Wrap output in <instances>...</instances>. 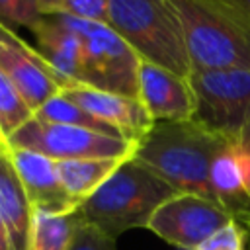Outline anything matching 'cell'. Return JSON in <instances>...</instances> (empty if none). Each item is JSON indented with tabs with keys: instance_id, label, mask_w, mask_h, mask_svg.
Listing matches in <instances>:
<instances>
[{
	"instance_id": "6da1fadb",
	"label": "cell",
	"mask_w": 250,
	"mask_h": 250,
	"mask_svg": "<svg viewBox=\"0 0 250 250\" xmlns=\"http://www.w3.org/2000/svg\"><path fill=\"white\" fill-rule=\"evenodd\" d=\"M234 146L197 121H160L137 143L133 160L154 172L178 193L201 195L211 201V166Z\"/></svg>"
},
{
	"instance_id": "7a4b0ae2",
	"label": "cell",
	"mask_w": 250,
	"mask_h": 250,
	"mask_svg": "<svg viewBox=\"0 0 250 250\" xmlns=\"http://www.w3.org/2000/svg\"><path fill=\"white\" fill-rule=\"evenodd\" d=\"M191 70H250V14L240 0H172Z\"/></svg>"
},
{
	"instance_id": "3957f363",
	"label": "cell",
	"mask_w": 250,
	"mask_h": 250,
	"mask_svg": "<svg viewBox=\"0 0 250 250\" xmlns=\"http://www.w3.org/2000/svg\"><path fill=\"white\" fill-rule=\"evenodd\" d=\"M176 195L170 184L129 158L78 205L76 213L82 225L117 240L127 230L146 229L152 215Z\"/></svg>"
},
{
	"instance_id": "277c9868",
	"label": "cell",
	"mask_w": 250,
	"mask_h": 250,
	"mask_svg": "<svg viewBox=\"0 0 250 250\" xmlns=\"http://www.w3.org/2000/svg\"><path fill=\"white\" fill-rule=\"evenodd\" d=\"M107 25L141 62L182 78L191 72L184 25L172 0H109Z\"/></svg>"
},
{
	"instance_id": "5b68a950",
	"label": "cell",
	"mask_w": 250,
	"mask_h": 250,
	"mask_svg": "<svg viewBox=\"0 0 250 250\" xmlns=\"http://www.w3.org/2000/svg\"><path fill=\"white\" fill-rule=\"evenodd\" d=\"M193 121L238 146L250 117V70H191Z\"/></svg>"
},
{
	"instance_id": "8992f818",
	"label": "cell",
	"mask_w": 250,
	"mask_h": 250,
	"mask_svg": "<svg viewBox=\"0 0 250 250\" xmlns=\"http://www.w3.org/2000/svg\"><path fill=\"white\" fill-rule=\"evenodd\" d=\"M66 21L82 39V84L139 100L141 61L133 49L107 23H92L72 18H66Z\"/></svg>"
},
{
	"instance_id": "52a82bcc",
	"label": "cell",
	"mask_w": 250,
	"mask_h": 250,
	"mask_svg": "<svg viewBox=\"0 0 250 250\" xmlns=\"http://www.w3.org/2000/svg\"><path fill=\"white\" fill-rule=\"evenodd\" d=\"M12 148H27L55 162L82 158H133L137 143L107 137L90 129L31 117L8 141Z\"/></svg>"
},
{
	"instance_id": "ba28073f",
	"label": "cell",
	"mask_w": 250,
	"mask_h": 250,
	"mask_svg": "<svg viewBox=\"0 0 250 250\" xmlns=\"http://www.w3.org/2000/svg\"><path fill=\"white\" fill-rule=\"evenodd\" d=\"M230 221L229 213L215 201L201 195L178 193L152 215L146 229L180 250H197Z\"/></svg>"
},
{
	"instance_id": "9c48e42d",
	"label": "cell",
	"mask_w": 250,
	"mask_h": 250,
	"mask_svg": "<svg viewBox=\"0 0 250 250\" xmlns=\"http://www.w3.org/2000/svg\"><path fill=\"white\" fill-rule=\"evenodd\" d=\"M0 70L12 80L33 113L66 86L35 47L4 23H0Z\"/></svg>"
},
{
	"instance_id": "30bf717a",
	"label": "cell",
	"mask_w": 250,
	"mask_h": 250,
	"mask_svg": "<svg viewBox=\"0 0 250 250\" xmlns=\"http://www.w3.org/2000/svg\"><path fill=\"white\" fill-rule=\"evenodd\" d=\"M59 94L94 117L113 125L125 135V139L133 143H139L154 125L146 107L137 98L98 90L84 84H68Z\"/></svg>"
},
{
	"instance_id": "8fae6325",
	"label": "cell",
	"mask_w": 250,
	"mask_h": 250,
	"mask_svg": "<svg viewBox=\"0 0 250 250\" xmlns=\"http://www.w3.org/2000/svg\"><path fill=\"white\" fill-rule=\"evenodd\" d=\"M139 100L154 123L191 121L195 98L188 78L148 62L139 66Z\"/></svg>"
},
{
	"instance_id": "7c38bea8",
	"label": "cell",
	"mask_w": 250,
	"mask_h": 250,
	"mask_svg": "<svg viewBox=\"0 0 250 250\" xmlns=\"http://www.w3.org/2000/svg\"><path fill=\"white\" fill-rule=\"evenodd\" d=\"M8 150L33 211L70 213L78 209L61 186L55 160L27 148L8 146Z\"/></svg>"
},
{
	"instance_id": "4fadbf2b",
	"label": "cell",
	"mask_w": 250,
	"mask_h": 250,
	"mask_svg": "<svg viewBox=\"0 0 250 250\" xmlns=\"http://www.w3.org/2000/svg\"><path fill=\"white\" fill-rule=\"evenodd\" d=\"M35 51L64 80V84H82L84 49L78 33L62 16H43L33 27Z\"/></svg>"
},
{
	"instance_id": "5bb4252c",
	"label": "cell",
	"mask_w": 250,
	"mask_h": 250,
	"mask_svg": "<svg viewBox=\"0 0 250 250\" xmlns=\"http://www.w3.org/2000/svg\"><path fill=\"white\" fill-rule=\"evenodd\" d=\"M0 217L12 250H31L33 207L18 178L6 143H0Z\"/></svg>"
},
{
	"instance_id": "9a60e30c",
	"label": "cell",
	"mask_w": 250,
	"mask_h": 250,
	"mask_svg": "<svg viewBox=\"0 0 250 250\" xmlns=\"http://www.w3.org/2000/svg\"><path fill=\"white\" fill-rule=\"evenodd\" d=\"M211 191L215 203L250 234V195L244 184L242 154L238 146H227L215 158L211 166Z\"/></svg>"
},
{
	"instance_id": "2e32d148",
	"label": "cell",
	"mask_w": 250,
	"mask_h": 250,
	"mask_svg": "<svg viewBox=\"0 0 250 250\" xmlns=\"http://www.w3.org/2000/svg\"><path fill=\"white\" fill-rule=\"evenodd\" d=\"M129 160V158H125ZM123 158H82L57 162V174L68 197L80 205L88 199L123 162Z\"/></svg>"
},
{
	"instance_id": "e0dca14e",
	"label": "cell",
	"mask_w": 250,
	"mask_h": 250,
	"mask_svg": "<svg viewBox=\"0 0 250 250\" xmlns=\"http://www.w3.org/2000/svg\"><path fill=\"white\" fill-rule=\"evenodd\" d=\"M82 221L76 211L47 213L33 211L31 250H72Z\"/></svg>"
},
{
	"instance_id": "ac0fdd59",
	"label": "cell",
	"mask_w": 250,
	"mask_h": 250,
	"mask_svg": "<svg viewBox=\"0 0 250 250\" xmlns=\"http://www.w3.org/2000/svg\"><path fill=\"white\" fill-rule=\"evenodd\" d=\"M33 117H37L41 121H49V123H61V125L90 129V131H96V133H102V135H107V137H115V139H125V135L119 129H115L113 125L94 117L92 113L84 111L82 107H78L70 100L62 98L61 94H57L55 98L45 102L33 113ZM125 141H129V139H125Z\"/></svg>"
},
{
	"instance_id": "d6986e66",
	"label": "cell",
	"mask_w": 250,
	"mask_h": 250,
	"mask_svg": "<svg viewBox=\"0 0 250 250\" xmlns=\"http://www.w3.org/2000/svg\"><path fill=\"white\" fill-rule=\"evenodd\" d=\"M31 117V107L25 104L12 80L0 70V141L6 143Z\"/></svg>"
},
{
	"instance_id": "ffe728a7",
	"label": "cell",
	"mask_w": 250,
	"mask_h": 250,
	"mask_svg": "<svg viewBox=\"0 0 250 250\" xmlns=\"http://www.w3.org/2000/svg\"><path fill=\"white\" fill-rule=\"evenodd\" d=\"M43 16H64L80 21L107 23L109 0H39Z\"/></svg>"
},
{
	"instance_id": "44dd1931",
	"label": "cell",
	"mask_w": 250,
	"mask_h": 250,
	"mask_svg": "<svg viewBox=\"0 0 250 250\" xmlns=\"http://www.w3.org/2000/svg\"><path fill=\"white\" fill-rule=\"evenodd\" d=\"M43 18L39 0H0V23L31 29Z\"/></svg>"
},
{
	"instance_id": "7402d4cb",
	"label": "cell",
	"mask_w": 250,
	"mask_h": 250,
	"mask_svg": "<svg viewBox=\"0 0 250 250\" xmlns=\"http://www.w3.org/2000/svg\"><path fill=\"white\" fill-rule=\"evenodd\" d=\"M248 230L242 225L230 221L215 234H211L197 250H248Z\"/></svg>"
},
{
	"instance_id": "603a6c76",
	"label": "cell",
	"mask_w": 250,
	"mask_h": 250,
	"mask_svg": "<svg viewBox=\"0 0 250 250\" xmlns=\"http://www.w3.org/2000/svg\"><path fill=\"white\" fill-rule=\"evenodd\" d=\"M72 250H117V244L115 240L98 232L94 227L82 225L76 232Z\"/></svg>"
},
{
	"instance_id": "cb8c5ba5",
	"label": "cell",
	"mask_w": 250,
	"mask_h": 250,
	"mask_svg": "<svg viewBox=\"0 0 250 250\" xmlns=\"http://www.w3.org/2000/svg\"><path fill=\"white\" fill-rule=\"evenodd\" d=\"M238 148H240L242 152L250 154V117H248V121H246V127H244V131H242V135H240V141H238Z\"/></svg>"
},
{
	"instance_id": "d4e9b609",
	"label": "cell",
	"mask_w": 250,
	"mask_h": 250,
	"mask_svg": "<svg viewBox=\"0 0 250 250\" xmlns=\"http://www.w3.org/2000/svg\"><path fill=\"white\" fill-rule=\"evenodd\" d=\"M240 154H242V172H244V184H246V191H248V195H250V154H246V152H242V150H240Z\"/></svg>"
},
{
	"instance_id": "484cf974",
	"label": "cell",
	"mask_w": 250,
	"mask_h": 250,
	"mask_svg": "<svg viewBox=\"0 0 250 250\" xmlns=\"http://www.w3.org/2000/svg\"><path fill=\"white\" fill-rule=\"evenodd\" d=\"M0 143H2V141H0Z\"/></svg>"
}]
</instances>
